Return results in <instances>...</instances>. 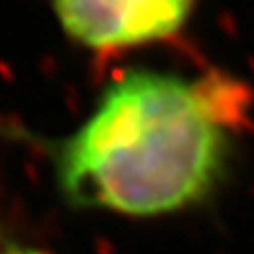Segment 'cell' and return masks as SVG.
Wrapping results in <instances>:
<instances>
[{"instance_id":"2","label":"cell","mask_w":254,"mask_h":254,"mask_svg":"<svg viewBox=\"0 0 254 254\" xmlns=\"http://www.w3.org/2000/svg\"><path fill=\"white\" fill-rule=\"evenodd\" d=\"M197 0H51L62 30L85 49L117 51L174 36Z\"/></svg>"},{"instance_id":"3","label":"cell","mask_w":254,"mask_h":254,"mask_svg":"<svg viewBox=\"0 0 254 254\" xmlns=\"http://www.w3.org/2000/svg\"><path fill=\"white\" fill-rule=\"evenodd\" d=\"M2 254H47L43 250H38V248H28V246H19V244H13L9 246Z\"/></svg>"},{"instance_id":"1","label":"cell","mask_w":254,"mask_h":254,"mask_svg":"<svg viewBox=\"0 0 254 254\" xmlns=\"http://www.w3.org/2000/svg\"><path fill=\"white\" fill-rule=\"evenodd\" d=\"M227 121L203 83L129 70L62 142L55 178L68 203L161 216L205 199L227 170Z\"/></svg>"}]
</instances>
